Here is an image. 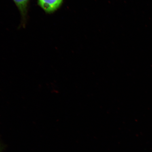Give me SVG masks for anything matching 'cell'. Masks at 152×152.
Wrapping results in <instances>:
<instances>
[{
	"instance_id": "6da1fadb",
	"label": "cell",
	"mask_w": 152,
	"mask_h": 152,
	"mask_svg": "<svg viewBox=\"0 0 152 152\" xmlns=\"http://www.w3.org/2000/svg\"><path fill=\"white\" fill-rule=\"evenodd\" d=\"M63 0H38L39 5L48 12L56 10L61 4Z\"/></svg>"
},
{
	"instance_id": "7a4b0ae2",
	"label": "cell",
	"mask_w": 152,
	"mask_h": 152,
	"mask_svg": "<svg viewBox=\"0 0 152 152\" xmlns=\"http://www.w3.org/2000/svg\"><path fill=\"white\" fill-rule=\"evenodd\" d=\"M28 0H14L20 11L23 15L25 14Z\"/></svg>"
}]
</instances>
